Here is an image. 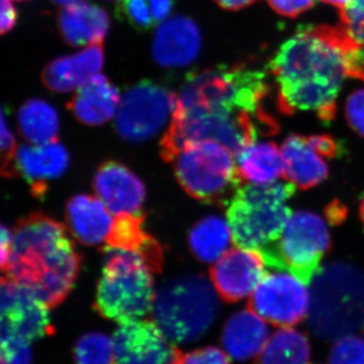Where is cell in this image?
<instances>
[{
	"instance_id": "1",
	"label": "cell",
	"mask_w": 364,
	"mask_h": 364,
	"mask_svg": "<svg viewBox=\"0 0 364 364\" xmlns=\"http://www.w3.org/2000/svg\"><path fill=\"white\" fill-rule=\"evenodd\" d=\"M269 67L279 86L282 114L314 112L329 124L345 78L364 80V48L341 26H301L280 46Z\"/></svg>"
},
{
	"instance_id": "2",
	"label": "cell",
	"mask_w": 364,
	"mask_h": 364,
	"mask_svg": "<svg viewBox=\"0 0 364 364\" xmlns=\"http://www.w3.org/2000/svg\"><path fill=\"white\" fill-rule=\"evenodd\" d=\"M80 267V254L61 223L33 213L14 227L4 273L30 289L48 308H56L70 294Z\"/></svg>"
},
{
	"instance_id": "3",
	"label": "cell",
	"mask_w": 364,
	"mask_h": 364,
	"mask_svg": "<svg viewBox=\"0 0 364 364\" xmlns=\"http://www.w3.org/2000/svg\"><path fill=\"white\" fill-rule=\"evenodd\" d=\"M279 124L267 112L202 111L174 107L168 130L161 140L163 159L171 162L182 145L191 141L215 140L237 154L258 136L274 135Z\"/></svg>"
},
{
	"instance_id": "4",
	"label": "cell",
	"mask_w": 364,
	"mask_h": 364,
	"mask_svg": "<svg viewBox=\"0 0 364 364\" xmlns=\"http://www.w3.org/2000/svg\"><path fill=\"white\" fill-rule=\"evenodd\" d=\"M296 193L291 183L240 186L227 203L233 243L262 253L279 240L293 210L287 205Z\"/></svg>"
},
{
	"instance_id": "5",
	"label": "cell",
	"mask_w": 364,
	"mask_h": 364,
	"mask_svg": "<svg viewBox=\"0 0 364 364\" xmlns=\"http://www.w3.org/2000/svg\"><path fill=\"white\" fill-rule=\"evenodd\" d=\"M269 87L265 74L247 65H218L186 75L177 104L202 111L265 112Z\"/></svg>"
},
{
	"instance_id": "6",
	"label": "cell",
	"mask_w": 364,
	"mask_h": 364,
	"mask_svg": "<svg viewBox=\"0 0 364 364\" xmlns=\"http://www.w3.org/2000/svg\"><path fill=\"white\" fill-rule=\"evenodd\" d=\"M98 282L95 309L102 317L124 323L153 310L156 291L149 268L140 254L107 246Z\"/></svg>"
},
{
	"instance_id": "7",
	"label": "cell",
	"mask_w": 364,
	"mask_h": 364,
	"mask_svg": "<svg viewBox=\"0 0 364 364\" xmlns=\"http://www.w3.org/2000/svg\"><path fill=\"white\" fill-rule=\"evenodd\" d=\"M219 308L214 289L203 275H181L158 291L153 321L170 341L189 343L210 329Z\"/></svg>"
},
{
	"instance_id": "8",
	"label": "cell",
	"mask_w": 364,
	"mask_h": 364,
	"mask_svg": "<svg viewBox=\"0 0 364 364\" xmlns=\"http://www.w3.org/2000/svg\"><path fill=\"white\" fill-rule=\"evenodd\" d=\"M233 154L215 140L191 141L170 163L189 196L208 205H227L242 182Z\"/></svg>"
},
{
	"instance_id": "9",
	"label": "cell",
	"mask_w": 364,
	"mask_h": 364,
	"mask_svg": "<svg viewBox=\"0 0 364 364\" xmlns=\"http://www.w3.org/2000/svg\"><path fill=\"white\" fill-rule=\"evenodd\" d=\"M330 249L331 237L324 220L299 210L291 215L279 240L260 254L268 267L289 272L308 286Z\"/></svg>"
},
{
	"instance_id": "10",
	"label": "cell",
	"mask_w": 364,
	"mask_h": 364,
	"mask_svg": "<svg viewBox=\"0 0 364 364\" xmlns=\"http://www.w3.org/2000/svg\"><path fill=\"white\" fill-rule=\"evenodd\" d=\"M311 289L313 325L343 329L358 324L364 314V273L349 263L326 265Z\"/></svg>"
},
{
	"instance_id": "11",
	"label": "cell",
	"mask_w": 364,
	"mask_h": 364,
	"mask_svg": "<svg viewBox=\"0 0 364 364\" xmlns=\"http://www.w3.org/2000/svg\"><path fill=\"white\" fill-rule=\"evenodd\" d=\"M176 104V93L154 81H140L121 98L114 122L117 133L129 143L146 142L171 119Z\"/></svg>"
},
{
	"instance_id": "12",
	"label": "cell",
	"mask_w": 364,
	"mask_h": 364,
	"mask_svg": "<svg viewBox=\"0 0 364 364\" xmlns=\"http://www.w3.org/2000/svg\"><path fill=\"white\" fill-rule=\"evenodd\" d=\"M306 286L293 274L270 273L251 294L248 309L275 327H294L305 320L310 310Z\"/></svg>"
},
{
	"instance_id": "13",
	"label": "cell",
	"mask_w": 364,
	"mask_h": 364,
	"mask_svg": "<svg viewBox=\"0 0 364 364\" xmlns=\"http://www.w3.org/2000/svg\"><path fill=\"white\" fill-rule=\"evenodd\" d=\"M0 294L1 338L21 340L31 344L51 334L49 308L30 289L4 275Z\"/></svg>"
},
{
	"instance_id": "14",
	"label": "cell",
	"mask_w": 364,
	"mask_h": 364,
	"mask_svg": "<svg viewBox=\"0 0 364 364\" xmlns=\"http://www.w3.org/2000/svg\"><path fill=\"white\" fill-rule=\"evenodd\" d=\"M114 364H174L178 349L154 321L121 323L114 339Z\"/></svg>"
},
{
	"instance_id": "15",
	"label": "cell",
	"mask_w": 364,
	"mask_h": 364,
	"mask_svg": "<svg viewBox=\"0 0 364 364\" xmlns=\"http://www.w3.org/2000/svg\"><path fill=\"white\" fill-rule=\"evenodd\" d=\"M265 262L255 250L233 248L210 269V277L223 301L234 304L245 299L265 277Z\"/></svg>"
},
{
	"instance_id": "16",
	"label": "cell",
	"mask_w": 364,
	"mask_h": 364,
	"mask_svg": "<svg viewBox=\"0 0 364 364\" xmlns=\"http://www.w3.org/2000/svg\"><path fill=\"white\" fill-rule=\"evenodd\" d=\"M97 196L114 214H136L146 198L145 186L128 167L117 161L102 163L93 177Z\"/></svg>"
},
{
	"instance_id": "17",
	"label": "cell",
	"mask_w": 364,
	"mask_h": 364,
	"mask_svg": "<svg viewBox=\"0 0 364 364\" xmlns=\"http://www.w3.org/2000/svg\"><path fill=\"white\" fill-rule=\"evenodd\" d=\"M69 162L68 151L58 140L21 146L16 157L18 173L23 176L38 198L47 193L50 181L65 173Z\"/></svg>"
},
{
	"instance_id": "18",
	"label": "cell",
	"mask_w": 364,
	"mask_h": 364,
	"mask_svg": "<svg viewBox=\"0 0 364 364\" xmlns=\"http://www.w3.org/2000/svg\"><path fill=\"white\" fill-rule=\"evenodd\" d=\"M202 45L200 28L186 16H174L158 28L153 42V56L159 65L174 68L189 65Z\"/></svg>"
},
{
	"instance_id": "19",
	"label": "cell",
	"mask_w": 364,
	"mask_h": 364,
	"mask_svg": "<svg viewBox=\"0 0 364 364\" xmlns=\"http://www.w3.org/2000/svg\"><path fill=\"white\" fill-rule=\"evenodd\" d=\"M104 63V47L97 43L71 56L53 60L43 70L42 81L54 92H70L100 73Z\"/></svg>"
},
{
	"instance_id": "20",
	"label": "cell",
	"mask_w": 364,
	"mask_h": 364,
	"mask_svg": "<svg viewBox=\"0 0 364 364\" xmlns=\"http://www.w3.org/2000/svg\"><path fill=\"white\" fill-rule=\"evenodd\" d=\"M121 98L109 78L98 73L76 90L67 107L81 123L100 126L116 116Z\"/></svg>"
},
{
	"instance_id": "21",
	"label": "cell",
	"mask_w": 364,
	"mask_h": 364,
	"mask_svg": "<svg viewBox=\"0 0 364 364\" xmlns=\"http://www.w3.org/2000/svg\"><path fill=\"white\" fill-rule=\"evenodd\" d=\"M66 221L72 236L85 245L95 246L107 241L114 219L98 196L77 195L67 203Z\"/></svg>"
},
{
	"instance_id": "22",
	"label": "cell",
	"mask_w": 364,
	"mask_h": 364,
	"mask_svg": "<svg viewBox=\"0 0 364 364\" xmlns=\"http://www.w3.org/2000/svg\"><path fill=\"white\" fill-rule=\"evenodd\" d=\"M109 16L95 4L64 6L57 14V26L62 39L72 47L102 43L109 30Z\"/></svg>"
},
{
	"instance_id": "23",
	"label": "cell",
	"mask_w": 364,
	"mask_h": 364,
	"mask_svg": "<svg viewBox=\"0 0 364 364\" xmlns=\"http://www.w3.org/2000/svg\"><path fill=\"white\" fill-rule=\"evenodd\" d=\"M107 243L111 247L140 254L151 272H161L164 261L162 247L159 242L144 229L142 215L138 213L117 214L112 223Z\"/></svg>"
},
{
	"instance_id": "24",
	"label": "cell",
	"mask_w": 364,
	"mask_h": 364,
	"mask_svg": "<svg viewBox=\"0 0 364 364\" xmlns=\"http://www.w3.org/2000/svg\"><path fill=\"white\" fill-rule=\"evenodd\" d=\"M284 176L296 188L306 191L322 183L329 176V167L310 147L306 136L291 134L282 146Z\"/></svg>"
},
{
	"instance_id": "25",
	"label": "cell",
	"mask_w": 364,
	"mask_h": 364,
	"mask_svg": "<svg viewBox=\"0 0 364 364\" xmlns=\"http://www.w3.org/2000/svg\"><path fill=\"white\" fill-rule=\"evenodd\" d=\"M267 336L268 328L263 318L247 309L229 318L223 328L221 340L230 356L246 361L259 353Z\"/></svg>"
},
{
	"instance_id": "26",
	"label": "cell",
	"mask_w": 364,
	"mask_h": 364,
	"mask_svg": "<svg viewBox=\"0 0 364 364\" xmlns=\"http://www.w3.org/2000/svg\"><path fill=\"white\" fill-rule=\"evenodd\" d=\"M236 155L242 181L268 184L284 174V159L275 143L250 144Z\"/></svg>"
},
{
	"instance_id": "27",
	"label": "cell",
	"mask_w": 364,
	"mask_h": 364,
	"mask_svg": "<svg viewBox=\"0 0 364 364\" xmlns=\"http://www.w3.org/2000/svg\"><path fill=\"white\" fill-rule=\"evenodd\" d=\"M233 242L229 224L217 215H208L196 223L188 235V244L196 259L214 263L227 252Z\"/></svg>"
},
{
	"instance_id": "28",
	"label": "cell",
	"mask_w": 364,
	"mask_h": 364,
	"mask_svg": "<svg viewBox=\"0 0 364 364\" xmlns=\"http://www.w3.org/2000/svg\"><path fill=\"white\" fill-rule=\"evenodd\" d=\"M310 340L304 333L287 328L273 333L253 364H309Z\"/></svg>"
},
{
	"instance_id": "29",
	"label": "cell",
	"mask_w": 364,
	"mask_h": 364,
	"mask_svg": "<svg viewBox=\"0 0 364 364\" xmlns=\"http://www.w3.org/2000/svg\"><path fill=\"white\" fill-rule=\"evenodd\" d=\"M18 123L21 136L31 144L39 145L58 140V114L45 100L33 98L21 105Z\"/></svg>"
},
{
	"instance_id": "30",
	"label": "cell",
	"mask_w": 364,
	"mask_h": 364,
	"mask_svg": "<svg viewBox=\"0 0 364 364\" xmlns=\"http://www.w3.org/2000/svg\"><path fill=\"white\" fill-rule=\"evenodd\" d=\"M173 4V0H119L117 16L135 30L145 32L166 21Z\"/></svg>"
},
{
	"instance_id": "31",
	"label": "cell",
	"mask_w": 364,
	"mask_h": 364,
	"mask_svg": "<svg viewBox=\"0 0 364 364\" xmlns=\"http://www.w3.org/2000/svg\"><path fill=\"white\" fill-rule=\"evenodd\" d=\"M76 364H114V341L102 333L83 335L74 348Z\"/></svg>"
},
{
	"instance_id": "32",
	"label": "cell",
	"mask_w": 364,
	"mask_h": 364,
	"mask_svg": "<svg viewBox=\"0 0 364 364\" xmlns=\"http://www.w3.org/2000/svg\"><path fill=\"white\" fill-rule=\"evenodd\" d=\"M329 364H364V339L346 335L335 341L328 358Z\"/></svg>"
},
{
	"instance_id": "33",
	"label": "cell",
	"mask_w": 364,
	"mask_h": 364,
	"mask_svg": "<svg viewBox=\"0 0 364 364\" xmlns=\"http://www.w3.org/2000/svg\"><path fill=\"white\" fill-rule=\"evenodd\" d=\"M340 21L345 33L364 48V0H348L340 9Z\"/></svg>"
},
{
	"instance_id": "34",
	"label": "cell",
	"mask_w": 364,
	"mask_h": 364,
	"mask_svg": "<svg viewBox=\"0 0 364 364\" xmlns=\"http://www.w3.org/2000/svg\"><path fill=\"white\" fill-rule=\"evenodd\" d=\"M18 152L16 141L6 119V112H1V174L6 178H14L18 176L16 157Z\"/></svg>"
},
{
	"instance_id": "35",
	"label": "cell",
	"mask_w": 364,
	"mask_h": 364,
	"mask_svg": "<svg viewBox=\"0 0 364 364\" xmlns=\"http://www.w3.org/2000/svg\"><path fill=\"white\" fill-rule=\"evenodd\" d=\"M174 364H231V361L221 349L208 346L188 353L179 351Z\"/></svg>"
},
{
	"instance_id": "36",
	"label": "cell",
	"mask_w": 364,
	"mask_h": 364,
	"mask_svg": "<svg viewBox=\"0 0 364 364\" xmlns=\"http://www.w3.org/2000/svg\"><path fill=\"white\" fill-rule=\"evenodd\" d=\"M1 364H32L30 344L21 340L1 338Z\"/></svg>"
},
{
	"instance_id": "37",
	"label": "cell",
	"mask_w": 364,
	"mask_h": 364,
	"mask_svg": "<svg viewBox=\"0 0 364 364\" xmlns=\"http://www.w3.org/2000/svg\"><path fill=\"white\" fill-rule=\"evenodd\" d=\"M306 142L316 153L321 156L330 158H341L346 154V148L341 141L328 134L306 136Z\"/></svg>"
},
{
	"instance_id": "38",
	"label": "cell",
	"mask_w": 364,
	"mask_h": 364,
	"mask_svg": "<svg viewBox=\"0 0 364 364\" xmlns=\"http://www.w3.org/2000/svg\"><path fill=\"white\" fill-rule=\"evenodd\" d=\"M345 116L352 130L364 138V90L352 92L345 105Z\"/></svg>"
},
{
	"instance_id": "39",
	"label": "cell",
	"mask_w": 364,
	"mask_h": 364,
	"mask_svg": "<svg viewBox=\"0 0 364 364\" xmlns=\"http://www.w3.org/2000/svg\"><path fill=\"white\" fill-rule=\"evenodd\" d=\"M268 4L282 16L294 18L315 6V0H267Z\"/></svg>"
},
{
	"instance_id": "40",
	"label": "cell",
	"mask_w": 364,
	"mask_h": 364,
	"mask_svg": "<svg viewBox=\"0 0 364 364\" xmlns=\"http://www.w3.org/2000/svg\"><path fill=\"white\" fill-rule=\"evenodd\" d=\"M18 21V13L11 0H1V23L0 31L2 35L13 30Z\"/></svg>"
},
{
	"instance_id": "41",
	"label": "cell",
	"mask_w": 364,
	"mask_h": 364,
	"mask_svg": "<svg viewBox=\"0 0 364 364\" xmlns=\"http://www.w3.org/2000/svg\"><path fill=\"white\" fill-rule=\"evenodd\" d=\"M11 244H13V232H11L6 225H2L1 232H0V251H1L0 261H1L2 272L6 270L9 256H11Z\"/></svg>"
},
{
	"instance_id": "42",
	"label": "cell",
	"mask_w": 364,
	"mask_h": 364,
	"mask_svg": "<svg viewBox=\"0 0 364 364\" xmlns=\"http://www.w3.org/2000/svg\"><path fill=\"white\" fill-rule=\"evenodd\" d=\"M327 220L332 225H339L346 219L347 208L339 202H333L326 208Z\"/></svg>"
},
{
	"instance_id": "43",
	"label": "cell",
	"mask_w": 364,
	"mask_h": 364,
	"mask_svg": "<svg viewBox=\"0 0 364 364\" xmlns=\"http://www.w3.org/2000/svg\"><path fill=\"white\" fill-rule=\"evenodd\" d=\"M255 1L256 0H215L218 6L226 11H240Z\"/></svg>"
},
{
	"instance_id": "44",
	"label": "cell",
	"mask_w": 364,
	"mask_h": 364,
	"mask_svg": "<svg viewBox=\"0 0 364 364\" xmlns=\"http://www.w3.org/2000/svg\"><path fill=\"white\" fill-rule=\"evenodd\" d=\"M54 4L60 6H73V4H80V2H85V0H52Z\"/></svg>"
},
{
	"instance_id": "45",
	"label": "cell",
	"mask_w": 364,
	"mask_h": 364,
	"mask_svg": "<svg viewBox=\"0 0 364 364\" xmlns=\"http://www.w3.org/2000/svg\"><path fill=\"white\" fill-rule=\"evenodd\" d=\"M322 1L325 2V4H331V6L341 9V7H343L345 4L348 2V0H322Z\"/></svg>"
},
{
	"instance_id": "46",
	"label": "cell",
	"mask_w": 364,
	"mask_h": 364,
	"mask_svg": "<svg viewBox=\"0 0 364 364\" xmlns=\"http://www.w3.org/2000/svg\"><path fill=\"white\" fill-rule=\"evenodd\" d=\"M359 215H360V220L364 227V193L361 196L360 203H359Z\"/></svg>"
},
{
	"instance_id": "47",
	"label": "cell",
	"mask_w": 364,
	"mask_h": 364,
	"mask_svg": "<svg viewBox=\"0 0 364 364\" xmlns=\"http://www.w3.org/2000/svg\"><path fill=\"white\" fill-rule=\"evenodd\" d=\"M16 1H23V0H16Z\"/></svg>"
}]
</instances>
